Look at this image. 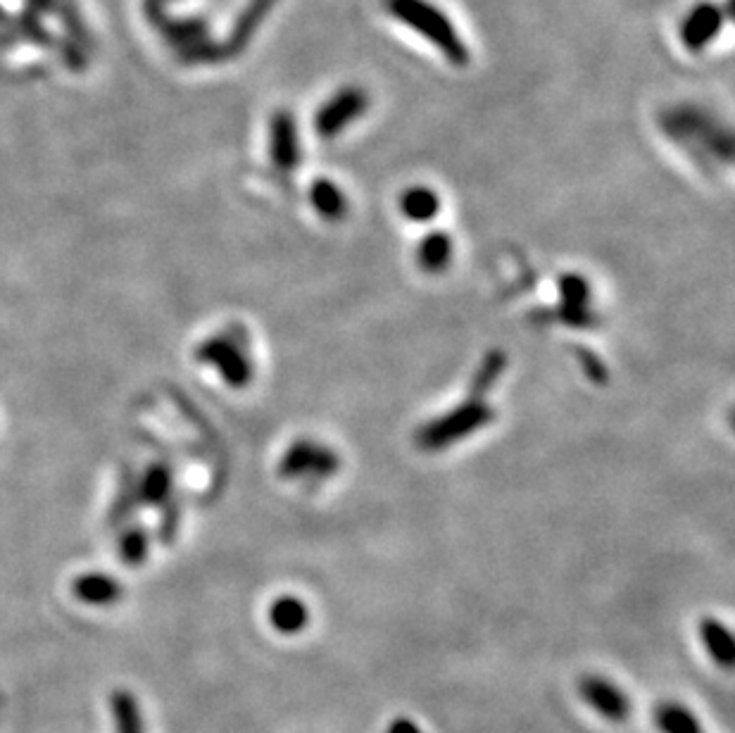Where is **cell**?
<instances>
[{
  "instance_id": "obj_1",
  "label": "cell",
  "mask_w": 735,
  "mask_h": 733,
  "mask_svg": "<svg viewBox=\"0 0 735 733\" xmlns=\"http://www.w3.org/2000/svg\"><path fill=\"white\" fill-rule=\"evenodd\" d=\"M386 10L395 20L407 24L417 34H422L426 41H431L452 65H469L471 53L467 43L462 41V36L457 34L448 17L429 0H386Z\"/></svg>"
},
{
  "instance_id": "obj_2",
  "label": "cell",
  "mask_w": 735,
  "mask_h": 733,
  "mask_svg": "<svg viewBox=\"0 0 735 733\" xmlns=\"http://www.w3.org/2000/svg\"><path fill=\"white\" fill-rule=\"evenodd\" d=\"M662 127L674 141L693 150V153L712 155L714 160L728 162L733 155L731 131L714 122L707 112L697 108H674L664 112Z\"/></svg>"
},
{
  "instance_id": "obj_3",
  "label": "cell",
  "mask_w": 735,
  "mask_h": 733,
  "mask_svg": "<svg viewBox=\"0 0 735 733\" xmlns=\"http://www.w3.org/2000/svg\"><path fill=\"white\" fill-rule=\"evenodd\" d=\"M493 419V407L479 393H474V398L464 400L455 410H448L445 415L433 419V422H426L417 431V446L426 450V453H441V450L455 446L462 438L474 436L476 431H481Z\"/></svg>"
},
{
  "instance_id": "obj_4",
  "label": "cell",
  "mask_w": 735,
  "mask_h": 733,
  "mask_svg": "<svg viewBox=\"0 0 735 733\" xmlns=\"http://www.w3.org/2000/svg\"><path fill=\"white\" fill-rule=\"evenodd\" d=\"M196 357L203 365L217 369L219 377L231 388H245L255 379V365L253 357H250L248 341H245V331L231 329L210 336L200 343Z\"/></svg>"
},
{
  "instance_id": "obj_5",
  "label": "cell",
  "mask_w": 735,
  "mask_h": 733,
  "mask_svg": "<svg viewBox=\"0 0 735 733\" xmlns=\"http://www.w3.org/2000/svg\"><path fill=\"white\" fill-rule=\"evenodd\" d=\"M341 469V457L331 446L314 438H295L279 460V476L298 484H319Z\"/></svg>"
},
{
  "instance_id": "obj_6",
  "label": "cell",
  "mask_w": 735,
  "mask_h": 733,
  "mask_svg": "<svg viewBox=\"0 0 735 733\" xmlns=\"http://www.w3.org/2000/svg\"><path fill=\"white\" fill-rule=\"evenodd\" d=\"M367 108V91L360 89V86H345L314 112V131L322 139H334V136L343 134L350 124H355L367 112Z\"/></svg>"
},
{
  "instance_id": "obj_7",
  "label": "cell",
  "mask_w": 735,
  "mask_h": 733,
  "mask_svg": "<svg viewBox=\"0 0 735 733\" xmlns=\"http://www.w3.org/2000/svg\"><path fill=\"white\" fill-rule=\"evenodd\" d=\"M559 322L569 327H593V288L588 279L581 274H564L559 279V305H557Z\"/></svg>"
},
{
  "instance_id": "obj_8",
  "label": "cell",
  "mask_w": 735,
  "mask_h": 733,
  "mask_svg": "<svg viewBox=\"0 0 735 733\" xmlns=\"http://www.w3.org/2000/svg\"><path fill=\"white\" fill-rule=\"evenodd\" d=\"M269 158L281 172H293L303 162V146L295 117L288 110H276L269 122Z\"/></svg>"
},
{
  "instance_id": "obj_9",
  "label": "cell",
  "mask_w": 735,
  "mask_h": 733,
  "mask_svg": "<svg viewBox=\"0 0 735 733\" xmlns=\"http://www.w3.org/2000/svg\"><path fill=\"white\" fill-rule=\"evenodd\" d=\"M726 24V12L721 5L716 3H697L693 10L688 12L686 20L681 24V41L683 46L693 53L705 50L712 43L714 36H719V31Z\"/></svg>"
},
{
  "instance_id": "obj_10",
  "label": "cell",
  "mask_w": 735,
  "mask_h": 733,
  "mask_svg": "<svg viewBox=\"0 0 735 733\" xmlns=\"http://www.w3.org/2000/svg\"><path fill=\"white\" fill-rule=\"evenodd\" d=\"M579 691L581 698L609 722H626L628 714H631L628 695L619 686H614L612 681L602 679V676H586L581 681Z\"/></svg>"
},
{
  "instance_id": "obj_11",
  "label": "cell",
  "mask_w": 735,
  "mask_h": 733,
  "mask_svg": "<svg viewBox=\"0 0 735 733\" xmlns=\"http://www.w3.org/2000/svg\"><path fill=\"white\" fill-rule=\"evenodd\" d=\"M307 200H310L317 217L329 224L343 222L350 212L348 196H345L341 186L331 179H314L310 184V191H307Z\"/></svg>"
},
{
  "instance_id": "obj_12",
  "label": "cell",
  "mask_w": 735,
  "mask_h": 733,
  "mask_svg": "<svg viewBox=\"0 0 735 733\" xmlns=\"http://www.w3.org/2000/svg\"><path fill=\"white\" fill-rule=\"evenodd\" d=\"M72 593L79 603L93 605V607H108L122 600V584L110 574H81L79 579H74Z\"/></svg>"
},
{
  "instance_id": "obj_13",
  "label": "cell",
  "mask_w": 735,
  "mask_h": 733,
  "mask_svg": "<svg viewBox=\"0 0 735 733\" xmlns=\"http://www.w3.org/2000/svg\"><path fill=\"white\" fill-rule=\"evenodd\" d=\"M455 258V238L448 231L433 229L417 243V265L426 274H443Z\"/></svg>"
},
{
  "instance_id": "obj_14",
  "label": "cell",
  "mask_w": 735,
  "mask_h": 733,
  "mask_svg": "<svg viewBox=\"0 0 735 733\" xmlns=\"http://www.w3.org/2000/svg\"><path fill=\"white\" fill-rule=\"evenodd\" d=\"M441 196H438L436 189L426 184H414L407 186L405 191L400 193L398 200V208L402 212V217L412 224H429L433 219L438 217L441 212Z\"/></svg>"
},
{
  "instance_id": "obj_15",
  "label": "cell",
  "mask_w": 735,
  "mask_h": 733,
  "mask_svg": "<svg viewBox=\"0 0 735 733\" xmlns=\"http://www.w3.org/2000/svg\"><path fill=\"white\" fill-rule=\"evenodd\" d=\"M267 619L274 631L284 636H295L305 631L307 624H310V607L305 605V600L295 598V595H281L269 605Z\"/></svg>"
},
{
  "instance_id": "obj_16",
  "label": "cell",
  "mask_w": 735,
  "mask_h": 733,
  "mask_svg": "<svg viewBox=\"0 0 735 733\" xmlns=\"http://www.w3.org/2000/svg\"><path fill=\"white\" fill-rule=\"evenodd\" d=\"M700 638H702V643H705L709 657H712L719 667H724V669L733 667L735 641H733L731 629H728L724 622H719V619H714V617L702 619Z\"/></svg>"
},
{
  "instance_id": "obj_17",
  "label": "cell",
  "mask_w": 735,
  "mask_h": 733,
  "mask_svg": "<svg viewBox=\"0 0 735 733\" xmlns=\"http://www.w3.org/2000/svg\"><path fill=\"white\" fill-rule=\"evenodd\" d=\"M274 3H276V0H250L248 8L243 10L241 17H238L234 34H231V41H229L231 53H236V50H243L245 43L253 39L257 27H260V24L265 22V17L269 15V12H272Z\"/></svg>"
},
{
  "instance_id": "obj_18",
  "label": "cell",
  "mask_w": 735,
  "mask_h": 733,
  "mask_svg": "<svg viewBox=\"0 0 735 733\" xmlns=\"http://www.w3.org/2000/svg\"><path fill=\"white\" fill-rule=\"evenodd\" d=\"M110 707L117 733H146L143 731L141 707H138L134 693L127 691V688H117L110 698Z\"/></svg>"
},
{
  "instance_id": "obj_19",
  "label": "cell",
  "mask_w": 735,
  "mask_h": 733,
  "mask_svg": "<svg viewBox=\"0 0 735 733\" xmlns=\"http://www.w3.org/2000/svg\"><path fill=\"white\" fill-rule=\"evenodd\" d=\"M655 724L662 733H702L700 719L678 703L659 705L655 710Z\"/></svg>"
},
{
  "instance_id": "obj_20",
  "label": "cell",
  "mask_w": 735,
  "mask_h": 733,
  "mask_svg": "<svg viewBox=\"0 0 735 733\" xmlns=\"http://www.w3.org/2000/svg\"><path fill=\"white\" fill-rule=\"evenodd\" d=\"M148 555V534H143L141 529L129 531L124 534L122 543H119V557H122L124 565L129 567H138L146 562Z\"/></svg>"
},
{
  "instance_id": "obj_21",
  "label": "cell",
  "mask_w": 735,
  "mask_h": 733,
  "mask_svg": "<svg viewBox=\"0 0 735 733\" xmlns=\"http://www.w3.org/2000/svg\"><path fill=\"white\" fill-rule=\"evenodd\" d=\"M143 481H146L143 498H148V503H162V498H167L169 488H172V474L165 467H153Z\"/></svg>"
},
{
  "instance_id": "obj_22",
  "label": "cell",
  "mask_w": 735,
  "mask_h": 733,
  "mask_svg": "<svg viewBox=\"0 0 735 733\" xmlns=\"http://www.w3.org/2000/svg\"><path fill=\"white\" fill-rule=\"evenodd\" d=\"M388 733H422V729H419L412 719L400 717V719H395V722H391V726H388Z\"/></svg>"
},
{
  "instance_id": "obj_23",
  "label": "cell",
  "mask_w": 735,
  "mask_h": 733,
  "mask_svg": "<svg viewBox=\"0 0 735 733\" xmlns=\"http://www.w3.org/2000/svg\"><path fill=\"white\" fill-rule=\"evenodd\" d=\"M0 714H3V695H0Z\"/></svg>"
}]
</instances>
